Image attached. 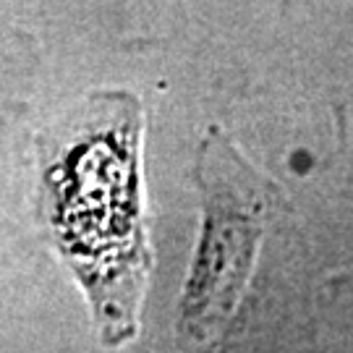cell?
I'll return each instance as SVG.
<instances>
[{
    "label": "cell",
    "mask_w": 353,
    "mask_h": 353,
    "mask_svg": "<svg viewBox=\"0 0 353 353\" xmlns=\"http://www.w3.org/2000/svg\"><path fill=\"white\" fill-rule=\"evenodd\" d=\"M199 353H236V351H233V345L228 341H217V343H212L210 348H204V351H199Z\"/></svg>",
    "instance_id": "3"
},
{
    "label": "cell",
    "mask_w": 353,
    "mask_h": 353,
    "mask_svg": "<svg viewBox=\"0 0 353 353\" xmlns=\"http://www.w3.org/2000/svg\"><path fill=\"white\" fill-rule=\"evenodd\" d=\"M202 191V236L178 306V335L204 341L239 303L252 278L259 241L270 220L285 210V196L233 141L212 131L196 160Z\"/></svg>",
    "instance_id": "2"
},
{
    "label": "cell",
    "mask_w": 353,
    "mask_h": 353,
    "mask_svg": "<svg viewBox=\"0 0 353 353\" xmlns=\"http://www.w3.org/2000/svg\"><path fill=\"white\" fill-rule=\"evenodd\" d=\"M141 131L134 94L94 92L39 139V217L108 348L137 338L152 272Z\"/></svg>",
    "instance_id": "1"
}]
</instances>
